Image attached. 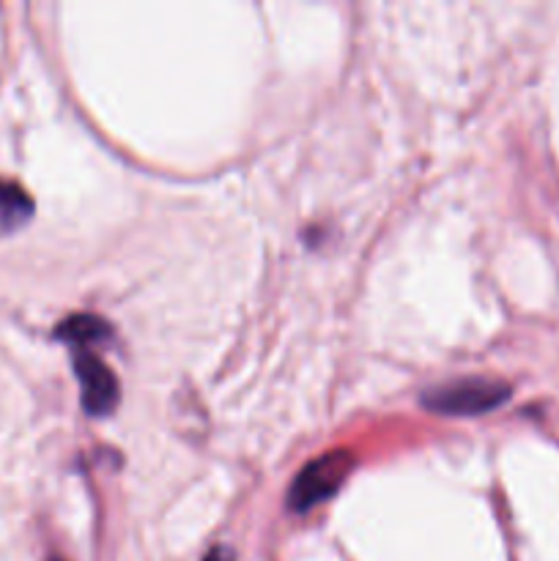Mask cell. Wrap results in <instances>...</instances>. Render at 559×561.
Segmentation results:
<instances>
[{
    "label": "cell",
    "mask_w": 559,
    "mask_h": 561,
    "mask_svg": "<svg viewBox=\"0 0 559 561\" xmlns=\"http://www.w3.org/2000/svg\"><path fill=\"white\" fill-rule=\"evenodd\" d=\"M510 398V387L493 378H460L422 394V405L444 416H477Z\"/></svg>",
    "instance_id": "obj_1"
},
{
    "label": "cell",
    "mask_w": 559,
    "mask_h": 561,
    "mask_svg": "<svg viewBox=\"0 0 559 561\" xmlns=\"http://www.w3.org/2000/svg\"><path fill=\"white\" fill-rule=\"evenodd\" d=\"M351 466H354L351 453H329L323 458H316L299 471V477L290 485L288 507L294 513H307V510L332 499L349 477Z\"/></svg>",
    "instance_id": "obj_2"
},
{
    "label": "cell",
    "mask_w": 559,
    "mask_h": 561,
    "mask_svg": "<svg viewBox=\"0 0 559 561\" xmlns=\"http://www.w3.org/2000/svg\"><path fill=\"white\" fill-rule=\"evenodd\" d=\"M75 351V373L82 389V405L91 416L113 414L121 400L118 378L113 376L107 365L93 354L91 348H71Z\"/></svg>",
    "instance_id": "obj_3"
},
{
    "label": "cell",
    "mask_w": 559,
    "mask_h": 561,
    "mask_svg": "<svg viewBox=\"0 0 559 561\" xmlns=\"http://www.w3.org/2000/svg\"><path fill=\"white\" fill-rule=\"evenodd\" d=\"M33 217V201L20 184L0 179V236L20 230Z\"/></svg>",
    "instance_id": "obj_4"
},
{
    "label": "cell",
    "mask_w": 559,
    "mask_h": 561,
    "mask_svg": "<svg viewBox=\"0 0 559 561\" xmlns=\"http://www.w3.org/2000/svg\"><path fill=\"white\" fill-rule=\"evenodd\" d=\"M58 337L69 343L71 348H91L93 343H102L110 337V327L96 316H75L60 323Z\"/></svg>",
    "instance_id": "obj_5"
},
{
    "label": "cell",
    "mask_w": 559,
    "mask_h": 561,
    "mask_svg": "<svg viewBox=\"0 0 559 561\" xmlns=\"http://www.w3.org/2000/svg\"><path fill=\"white\" fill-rule=\"evenodd\" d=\"M203 561H230V553H225V551H212Z\"/></svg>",
    "instance_id": "obj_6"
},
{
    "label": "cell",
    "mask_w": 559,
    "mask_h": 561,
    "mask_svg": "<svg viewBox=\"0 0 559 561\" xmlns=\"http://www.w3.org/2000/svg\"><path fill=\"white\" fill-rule=\"evenodd\" d=\"M49 561H60V559H49Z\"/></svg>",
    "instance_id": "obj_7"
}]
</instances>
